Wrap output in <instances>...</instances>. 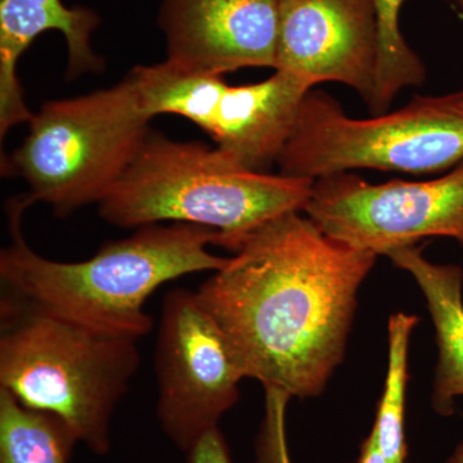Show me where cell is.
I'll return each instance as SVG.
<instances>
[{
    "label": "cell",
    "mask_w": 463,
    "mask_h": 463,
    "mask_svg": "<svg viewBox=\"0 0 463 463\" xmlns=\"http://www.w3.org/2000/svg\"><path fill=\"white\" fill-rule=\"evenodd\" d=\"M303 213L268 222L197 289L246 379L313 398L345 355L358 291L377 255L334 240Z\"/></svg>",
    "instance_id": "obj_1"
},
{
    "label": "cell",
    "mask_w": 463,
    "mask_h": 463,
    "mask_svg": "<svg viewBox=\"0 0 463 463\" xmlns=\"http://www.w3.org/2000/svg\"><path fill=\"white\" fill-rule=\"evenodd\" d=\"M30 205L27 196L8 203L11 243L0 252L5 295L99 334L141 339L154 328L145 304L157 288L230 261L207 251V245L218 246V232L183 223L137 228L79 263L50 260L30 248L21 231Z\"/></svg>",
    "instance_id": "obj_2"
},
{
    "label": "cell",
    "mask_w": 463,
    "mask_h": 463,
    "mask_svg": "<svg viewBox=\"0 0 463 463\" xmlns=\"http://www.w3.org/2000/svg\"><path fill=\"white\" fill-rule=\"evenodd\" d=\"M313 183L251 172L216 147L151 132L99 210L118 228L164 222L209 228L218 232V246L236 252L261 225L304 213Z\"/></svg>",
    "instance_id": "obj_3"
},
{
    "label": "cell",
    "mask_w": 463,
    "mask_h": 463,
    "mask_svg": "<svg viewBox=\"0 0 463 463\" xmlns=\"http://www.w3.org/2000/svg\"><path fill=\"white\" fill-rule=\"evenodd\" d=\"M138 340L91 331L16 298L0 303V389L54 414L99 456L112 446V417L138 373Z\"/></svg>",
    "instance_id": "obj_4"
},
{
    "label": "cell",
    "mask_w": 463,
    "mask_h": 463,
    "mask_svg": "<svg viewBox=\"0 0 463 463\" xmlns=\"http://www.w3.org/2000/svg\"><path fill=\"white\" fill-rule=\"evenodd\" d=\"M151 118L128 74L108 90L45 102L3 166L27 183L30 203L69 216L99 205L120 181L151 133Z\"/></svg>",
    "instance_id": "obj_5"
},
{
    "label": "cell",
    "mask_w": 463,
    "mask_h": 463,
    "mask_svg": "<svg viewBox=\"0 0 463 463\" xmlns=\"http://www.w3.org/2000/svg\"><path fill=\"white\" fill-rule=\"evenodd\" d=\"M462 161L463 90L414 96L397 111L354 118L313 88L277 164L283 175L315 181L358 169L440 174Z\"/></svg>",
    "instance_id": "obj_6"
},
{
    "label": "cell",
    "mask_w": 463,
    "mask_h": 463,
    "mask_svg": "<svg viewBox=\"0 0 463 463\" xmlns=\"http://www.w3.org/2000/svg\"><path fill=\"white\" fill-rule=\"evenodd\" d=\"M149 115L183 116L215 147L251 172L279 163L304 97L312 88L276 70L257 84L232 87L223 76L191 74L170 63L137 66L129 72Z\"/></svg>",
    "instance_id": "obj_7"
},
{
    "label": "cell",
    "mask_w": 463,
    "mask_h": 463,
    "mask_svg": "<svg viewBox=\"0 0 463 463\" xmlns=\"http://www.w3.org/2000/svg\"><path fill=\"white\" fill-rule=\"evenodd\" d=\"M304 214L332 239L377 257L429 237H448L463 248V161L422 182L373 184L352 172L322 176Z\"/></svg>",
    "instance_id": "obj_8"
},
{
    "label": "cell",
    "mask_w": 463,
    "mask_h": 463,
    "mask_svg": "<svg viewBox=\"0 0 463 463\" xmlns=\"http://www.w3.org/2000/svg\"><path fill=\"white\" fill-rule=\"evenodd\" d=\"M155 370L161 430L183 452L240 398L246 379L223 331L201 306L196 291H167L161 306Z\"/></svg>",
    "instance_id": "obj_9"
},
{
    "label": "cell",
    "mask_w": 463,
    "mask_h": 463,
    "mask_svg": "<svg viewBox=\"0 0 463 463\" xmlns=\"http://www.w3.org/2000/svg\"><path fill=\"white\" fill-rule=\"evenodd\" d=\"M373 0H279L276 70L309 88L340 83L370 103L376 79Z\"/></svg>",
    "instance_id": "obj_10"
},
{
    "label": "cell",
    "mask_w": 463,
    "mask_h": 463,
    "mask_svg": "<svg viewBox=\"0 0 463 463\" xmlns=\"http://www.w3.org/2000/svg\"><path fill=\"white\" fill-rule=\"evenodd\" d=\"M279 0H161L166 62L191 74L277 67Z\"/></svg>",
    "instance_id": "obj_11"
},
{
    "label": "cell",
    "mask_w": 463,
    "mask_h": 463,
    "mask_svg": "<svg viewBox=\"0 0 463 463\" xmlns=\"http://www.w3.org/2000/svg\"><path fill=\"white\" fill-rule=\"evenodd\" d=\"M100 20L90 8H67L61 0H0V136L2 141L14 125L30 123L17 76L21 56L41 33L57 30L65 36L69 78L97 72L103 67L90 45Z\"/></svg>",
    "instance_id": "obj_12"
},
{
    "label": "cell",
    "mask_w": 463,
    "mask_h": 463,
    "mask_svg": "<svg viewBox=\"0 0 463 463\" xmlns=\"http://www.w3.org/2000/svg\"><path fill=\"white\" fill-rule=\"evenodd\" d=\"M386 257L412 274L426 298L438 344L432 407L440 416H452L456 398L463 397V269L431 263L417 245L394 250Z\"/></svg>",
    "instance_id": "obj_13"
},
{
    "label": "cell",
    "mask_w": 463,
    "mask_h": 463,
    "mask_svg": "<svg viewBox=\"0 0 463 463\" xmlns=\"http://www.w3.org/2000/svg\"><path fill=\"white\" fill-rule=\"evenodd\" d=\"M76 443L62 420L0 389V463H69Z\"/></svg>",
    "instance_id": "obj_14"
},
{
    "label": "cell",
    "mask_w": 463,
    "mask_h": 463,
    "mask_svg": "<svg viewBox=\"0 0 463 463\" xmlns=\"http://www.w3.org/2000/svg\"><path fill=\"white\" fill-rule=\"evenodd\" d=\"M404 0H373L379 33L376 79L371 112H388L395 97L404 88L420 87L426 79L421 58L405 42L401 32V11Z\"/></svg>",
    "instance_id": "obj_15"
},
{
    "label": "cell",
    "mask_w": 463,
    "mask_h": 463,
    "mask_svg": "<svg viewBox=\"0 0 463 463\" xmlns=\"http://www.w3.org/2000/svg\"><path fill=\"white\" fill-rule=\"evenodd\" d=\"M416 316L395 313L389 318V365L385 390L377 408L373 434L388 463H405L408 448L404 434L408 347Z\"/></svg>",
    "instance_id": "obj_16"
},
{
    "label": "cell",
    "mask_w": 463,
    "mask_h": 463,
    "mask_svg": "<svg viewBox=\"0 0 463 463\" xmlns=\"http://www.w3.org/2000/svg\"><path fill=\"white\" fill-rule=\"evenodd\" d=\"M264 416L255 439V463H292L286 431L291 395L276 388H264Z\"/></svg>",
    "instance_id": "obj_17"
},
{
    "label": "cell",
    "mask_w": 463,
    "mask_h": 463,
    "mask_svg": "<svg viewBox=\"0 0 463 463\" xmlns=\"http://www.w3.org/2000/svg\"><path fill=\"white\" fill-rule=\"evenodd\" d=\"M185 457H187V463H233L230 448L219 426L206 431L185 452Z\"/></svg>",
    "instance_id": "obj_18"
},
{
    "label": "cell",
    "mask_w": 463,
    "mask_h": 463,
    "mask_svg": "<svg viewBox=\"0 0 463 463\" xmlns=\"http://www.w3.org/2000/svg\"><path fill=\"white\" fill-rule=\"evenodd\" d=\"M358 463H388L385 456L381 452L377 439L373 431H371L370 437L365 439L361 448V457Z\"/></svg>",
    "instance_id": "obj_19"
},
{
    "label": "cell",
    "mask_w": 463,
    "mask_h": 463,
    "mask_svg": "<svg viewBox=\"0 0 463 463\" xmlns=\"http://www.w3.org/2000/svg\"><path fill=\"white\" fill-rule=\"evenodd\" d=\"M446 463H463V440L457 444L455 450H453Z\"/></svg>",
    "instance_id": "obj_20"
},
{
    "label": "cell",
    "mask_w": 463,
    "mask_h": 463,
    "mask_svg": "<svg viewBox=\"0 0 463 463\" xmlns=\"http://www.w3.org/2000/svg\"><path fill=\"white\" fill-rule=\"evenodd\" d=\"M448 2L452 3V5H455L457 12H458L459 16H461L463 21V0H448Z\"/></svg>",
    "instance_id": "obj_21"
}]
</instances>
